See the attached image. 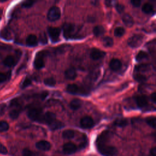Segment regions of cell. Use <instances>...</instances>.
<instances>
[{
  "instance_id": "obj_1",
  "label": "cell",
  "mask_w": 156,
  "mask_h": 156,
  "mask_svg": "<svg viewBox=\"0 0 156 156\" xmlns=\"http://www.w3.org/2000/svg\"><path fill=\"white\" fill-rule=\"evenodd\" d=\"M81 29L73 24L67 23L63 26V35L67 39L81 38L80 35Z\"/></svg>"
},
{
  "instance_id": "obj_2",
  "label": "cell",
  "mask_w": 156,
  "mask_h": 156,
  "mask_svg": "<svg viewBox=\"0 0 156 156\" xmlns=\"http://www.w3.org/2000/svg\"><path fill=\"white\" fill-rule=\"evenodd\" d=\"M97 149L99 153L104 156H115L117 153V149L114 146L102 145L97 146Z\"/></svg>"
},
{
  "instance_id": "obj_3",
  "label": "cell",
  "mask_w": 156,
  "mask_h": 156,
  "mask_svg": "<svg viewBox=\"0 0 156 156\" xmlns=\"http://www.w3.org/2000/svg\"><path fill=\"white\" fill-rule=\"evenodd\" d=\"M47 54L46 51H42L37 53L34 62V65L36 69L40 70L45 67L44 57Z\"/></svg>"
},
{
  "instance_id": "obj_4",
  "label": "cell",
  "mask_w": 156,
  "mask_h": 156,
  "mask_svg": "<svg viewBox=\"0 0 156 156\" xmlns=\"http://www.w3.org/2000/svg\"><path fill=\"white\" fill-rule=\"evenodd\" d=\"M144 37L141 34H135L131 37L128 41V45L131 48H138L143 43Z\"/></svg>"
},
{
  "instance_id": "obj_5",
  "label": "cell",
  "mask_w": 156,
  "mask_h": 156,
  "mask_svg": "<svg viewBox=\"0 0 156 156\" xmlns=\"http://www.w3.org/2000/svg\"><path fill=\"white\" fill-rule=\"evenodd\" d=\"M27 115L29 119L39 123L42 115V111L39 108H31L28 111Z\"/></svg>"
},
{
  "instance_id": "obj_6",
  "label": "cell",
  "mask_w": 156,
  "mask_h": 156,
  "mask_svg": "<svg viewBox=\"0 0 156 156\" xmlns=\"http://www.w3.org/2000/svg\"><path fill=\"white\" fill-rule=\"evenodd\" d=\"M60 15L61 12L60 8L57 6H53L50 9L48 12L47 18L50 21H55L60 18Z\"/></svg>"
},
{
  "instance_id": "obj_7",
  "label": "cell",
  "mask_w": 156,
  "mask_h": 156,
  "mask_svg": "<svg viewBox=\"0 0 156 156\" xmlns=\"http://www.w3.org/2000/svg\"><path fill=\"white\" fill-rule=\"evenodd\" d=\"M48 32L52 42L56 43L59 41L60 29L59 28L49 27L48 28Z\"/></svg>"
},
{
  "instance_id": "obj_8",
  "label": "cell",
  "mask_w": 156,
  "mask_h": 156,
  "mask_svg": "<svg viewBox=\"0 0 156 156\" xmlns=\"http://www.w3.org/2000/svg\"><path fill=\"white\" fill-rule=\"evenodd\" d=\"M56 120V115L55 113L51 112H47L45 114H42L41 119L39 123H44L47 125H50L53 121Z\"/></svg>"
},
{
  "instance_id": "obj_9",
  "label": "cell",
  "mask_w": 156,
  "mask_h": 156,
  "mask_svg": "<svg viewBox=\"0 0 156 156\" xmlns=\"http://www.w3.org/2000/svg\"><path fill=\"white\" fill-rule=\"evenodd\" d=\"M110 138V133L109 131H104L102 132L96 140V145L97 146L105 145Z\"/></svg>"
},
{
  "instance_id": "obj_10",
  "label": "cell",
  "mask_w": 156,
  "mask_h": 156,
  "mask_svg": "<svg viewBox=\"0 0 156 156\" xmlns=\"http://www.w3.org/2000/svg\"><path fill=\"white\" fill-rule=\"evenodd\" d=\"M80 125L84 129H90L94 126V122L90 116H86L81 120Z\"/></svg>"
},
{
  "instance_id": "obj_11",
  "label": "cell",
  "mask_w": 156,
  "mask_h": 156,
  "mask_svg": "<svg viewBox=\"0 0 156 156\" xmlns=\"http://www.w3.org/2000/svg\"><path fill=\"white\" fill-rule=\"evenodd\" d=\"M106 56V53L96 49V48H93L91 50L90 56V58L94 60H98L101 59V58H103Z\"/></svg>"
},
{
  "instance_id": "obj_12",
  "label": "cell",
  "mask_w": 156,
  "mask_h": 156,
  "mask_svg": "<svg viewBox=\"0 0 156 156\" xmlns=\"http://www.w3.org/2000/svg\"><path fill=\"white\" fill-rule=\"evenodd\" d=\"M77 150V146L71 142H68L63 145V152L66 154H71L74 153Z\"/></svg>"
},
{
  "instance_id": "obj_13",
  "label": "cell",
  "mask_w": 156,
  "mask_h": 156,
  "mask_svg": "<svg viewBox=\"0 0 156 156\" xmlns=\"http://www.w3.org/2000/svg\"><path fill=\"white\" fill-rule=\"evenodd\" d=\"M135 102L139 107H145L148 105V98L145 95H138L135 98Z\"/></svg>"
},
{
  "instance_id": "obj_14",
  "label": "cell",
  "mask_w": 156,
  "mask_h": 156,
  "mask_svg": "<svg viewBox=\"0 0 156 156\" xmlns=\"http://www.w3.org/2000/svg\"><path fill=\"white\" fill-rule=\"evenodd\" d=\"M36 148L42 151H49L51 148V144L50 142L45 140H41L38 141L36 145Z\"/></svg>"
},
{
  "instance_id": "obj_15",
  "label": "cell",
  "mask_w": 156,
  "mask_h": 156,
  "mask_svg": "<svg viewBox=\"0 0 156 156\" xmlns=\"http://www.w3.org/2000/svg\"><path fill=\"white\" fill-rule=\"evenodd\" d=\"M26 43L29 47H35L38 45V38L36 35L31 34L26 38Z\"/></svg>"
},
{
  "instance_id": "obj_16",
  "label": "cell",
  "mask_w": 156,
  "mask_h": 156,
  "mask_svg": "<svg viewBox=\"0 0 156 156\" xmlns=\"http://www.w3.org/2000/svg\"><path fill=\"white\" fill-rule=\"evenodd\" d=\"M0 37L6 41H11L12 35L11 31L8 28H5L0 31Z\"/></svg>"
},
{
  "instance_id": "obj_17",
  "label": "cell",
  "mask_w": 156,
  "mask_h": 156,
  "mask_svg": "<svg viewBox=\"0 0 156 156\" xmlns=\"http://www.w3.org/2000/svg\"><path fill=\"white\" fill-rule=\"evenodd\" d=\"M109 65L112 70L116 71L120 70L122 66V63L120 60L117 59H113L112 60H111Z\"/></svg>"
},
{
  "instance_id": "obj_18",
  "label": "cell",
  "mask_w": 156,
  "mask_h": 156,
  "mask_svg": "<svg viewBox=\"0 0 156 156\" xmlns=\"http://www.w3.org/2000/svg\"><path fill=\"white\" fill-rule=\"evenodd\" d=\"M65 77L67 80H74L77 77V73L74 68H68L64 73Z\"/></svg>"
},
{
  "instance_id": "obj_19",
  "label": "cell",
  "mask_w": 156,
  "mask_h": 156,
  "mask_svg": "<svg viewBox=\"0 0 156 156\" xmlns=\"http://www.w3.org/2000/svg\"><path fill=\"white\" fill-rule=\"evenodd\" d=\"M122 20L124 24L127 27H129V28L132 27L134 24V20L129 14H124L122 17Z\"/></svg>"
},
{
  "instance_id": "obj_20",
  "label": "cell",
  "mask_w": 156,
  "mask_h": 156,
  "mask_svg": "<svg viewBox=\"0 0 156 156\" xmlns=\"http://www.w3.org/2000/svg\"><path fill=\"white\" fill-rule=\"evenodd\" d=\"M82 105H83V102L79 99H74L72 100L70 104V108L74 110L79 109L80 108H81Z\"/></svg>"
},
{
  "instance_id": "obj_21",
  "label": "cell",
  "mask_w": 156,
  "mask_h": 156,
  "mask_svg": "<svg viewBox=\"0 0 156 156\" xmlns=\"http://www.w3.org/2000/svg\"><path fill=\"white\" fill-rule=\"evenodd\" d=\"M3 63L7 67H13L15 65L16 60H15V59L14 56H8L3 60Z\"/></svg>"
},
{
  "instance_id": "obj_22",
  "label": "cell",
  "mask_w": 156,
  "mask_h": 156,
  "mask_svg": "<svg viewBox=\"0 0 156 156\" xmlns=\"http://www.w3.org/2000/svg\"><path fill=\"white\" fill-rule=\"evenodd\" d=\"M48 126L51 130H57V129L63 128L64 126V124L62 122H61L59 120H57L56 119L51 123H50Z\"/></svg>"
},
{
  "instance_id": "obj_23",
  "label": "cell",
  "mask_w": 156,
  "mask_h": 156,
  "mask_svg": "<svg viewBox=\"0 0 156 156\" xmlns=\"http://www.w3.org/2000/svg\"><path fill=\"white\" fill-rule=\"evenodd\" d=\"M93 34L96 37L102 36L105 33V29L102 26L98 25L95 26L93 30Z\"/></svg>"
},
{
  "instance_id": "obj_24",
  "label": "cell",
  "mask_w": 156,
  "mask_h": 156,
  "mask_svg": "<svg viewBox=\"0 0 156 156\" xmlns=\"http://www.w3.org/2000/svg\"><path fill=\"white\" fill-rule=\"evenodd\" d=\"M142 11L146 14H152L154 11L153 6L150 3H145L142 7Z\"/></svg>"
},
{
  "instance_id": "obj_25",
  "label": "cell",
  "mask_w": 156,
  "mask_h": 156,
  "mask_svg": "<svg viewBox=\"0 0 156 156\" xmlns=\"http://www.w3.org/2000/svg\"><path fill=\"white\" fill-rule=\"evenodd\" d=\"M74 131L71 129L65 130L62 133V137L65 139H71L74 137Z\"/></svg>"
},
{
  "instance_id": "obj_26",
  "label": "cell",
  "mask_w": 156,
  "mask_h": 156,
  "mask_svg": "<svg viewBox=\"0 0 156 156\" xmlns=\"http://www.w3.org/2000/svg\"><path fill=\"white\" fill-rule=\"evenodd\" d=\"M148 58V54L146 52L144 51H140L138 53L136 56V60L138 62H141L143 60L147 59Z\"/></svg>"
},
{
  "instance_id": "obj_27",
  "label": "cell",
  "mask_w": 156,
  "mask_h": 156,
  "mask_svg": "<svg viewBox=\"0 0 156 156\" xmlns=\"http://www.w3.org/2000/svg\"><path fill=\"white\" fill-rule=\"evenodd\" d=\"M102 44L106 47H111L113 45L112 38L110 37H105L102 39Z\"/></svg>"
},
{
  "instance_id": "obj_28",
  "label": "cell",
  "mask_w": 156,
  "mask_h": 156,
  "mask_svg": "<svg viewBox=\"0 0 156 156\" xmlns=\"http://www.w3.org/2000/svg\"><path fill=\"white\" fill-rule=\"evenodd\" d=\"M114 125L118 127L123 128L128 125V121L125 119H118L115 121Z\"/></svg>"
},
{
  "instance_id": "obj_29",
  "label": "cell",
  "mask_w": 156,
  "mask_h": 156,
  "mask_svg": "<svg viewBox=\"0 0 156 156\" xmlns=\"http://www.w3.org/2000/svg\"><path fill=\"white\" fill-rule=\"evenodd\" d=\"M79 90V87L76 84H70L67 87V91L71 94H74Z\"/></svg>"
},
{
  "instance_id": "obj_30",
  "label": "cell",
  "mask_w": 156,
  "mask_h": 156,
  "mask_svg": "<svg viewBox=\"0 0 156 156\" xmlns=\"http://www.w3.org/2000/svg\"><path fill=\"white\" fill-rule=\"evenodd\" d=\"M20 113V110L18 109H15L12 110L9 112V116L11 119L16 120L18 119Z\"/></svg>"
},
{
  "instance_id": "obj_31",
  "label": "cell",
  "mask_w": 156,
  "mask_h": 156,
  "mask_svg": "<svg viewBox=\"0 0 156 156\" xmlns=\"http://www.w3.org/2000/svg\"><path fill=\"white\" fill-rule=\"evenodd\" d=\"M146 123L152 128L155 129V123H156V119L154 116H150L148 117L146 119Z\"/></svg>"
},
{
  "instance_id": "obj_32",
  "label": "cell",
  "mask_w": 156,
  "mask_h": 156,
  "mask_svg": "<svg viewBox=\"0 0 156 156\" xmlns=\"http://www.w3.org/2000/svg\"><path fill=\"white\" fill-rule=\"evenodd\" d=\"M125 33V29L122 27H117L114 31V34L116 37H122Z\"/></svg>"
},
{
  "instance_id": "obj_33",
  "label": "cell",
  "mask_w": 156,
  "mask_h": 156,
  "mask_svg": "<svg viewBox=\"0 0 156 156\" xmlns=\"http://www.w3.org/2000/svg\"><path fill=\"white\" fill-rule=\"evenodd\" d=\"M44 84L49 87H54L56 86V81L53 77H47L44 80Z\"/></svg>"
},
{
  "instance_id": "obj_34",
  "label": "cell",
  "mask_w": 156,
  "mask_h": 156,
  "mask_svg": "<svg viewBox=\"0 0 156 156\" xmlns=\"http://www.w3.org/2000/svg\"><path fill=\"white\" fill-rule=\"evenodd\" d=\"M9 129V124L5 121H0V132H6Z\"/></svg>"
},
{
  "instance_id": "obj_35",
  "label": "cell",
  "mask_w": 156,
  "mask_h": 156,
  "mask_svg": "<svg viewBox=\"0 0 156 156\" xmlns=\"http://www.w3.org/2000/svg\"><path fill=\"white\" fill-rule=\"evenodd\" d=\"M150 69V65L149 64H141L135 67V70L137 71H146Z\"/></svg>"
},
{
  "instance_id": "obj_36",
  "label": "cell",
  "mask_w": 156,
  "mask_h": 156,
  "mask_svg": "<svg viewBox=\"0 0 156 156\" xmlns=\"http://www.w3.org/2000/svg\"><path fill=\"white\" fill-rule=\"evenodd\" d=\"M134 79L140 83H144L147 80V77L141 74H137L134 76Z\"/></svg>"
},
{
  "instance_id": "obj_37",
  "label": "cell",
  "mask_w": 156,
  "mask_h": 156,
  "mask_svg": "<svg viewBox=\"0 0 156 156\" xmlns=\"http://www.w3.org/2000/svg\"><path fill=\"white\" fill-rule=\"evenodd\" d=\"M11 76V72L8 73V74L0 72V83H3L8 80V79Z\"/></svg>"
},
{
  "instance_id": "obj_38",
  "label": "cell",
  "mask_w": 156,
  "mask_h": 156,
  "mask_svg": "<svg viewBox=\"0 0 156 156\" xmlns=\"http://www.w3.org/2000/svg\"><path fill=\"white\" fill-rule=\"evenodd\" d=\"M32 83V81L31 80V79H29V78L28 77H26V79L24 80V81L23 82L22 84H21V89H25L26 87H28V86H29Z\"/></svg>"
},
{
  "instance_id": "obj_39",
  "label": "cell",
  "mask_w": 156,
  "mask_h": 156,
  "mask_svg": "<svg viewBox=\"0 0 156 156\" xmlns=\"http://www.w3.org/2000/svg\"><path fill=\"white\" fill-rule=\"evenodd\" d=\"M34 3L33 1H26L22 3V6L25 8H29L33 6Z\"/></svg>"
},
{
  "instance_id": "obj_40",
  "label": "cell",
  "mask_w": 156,
  "mask_h": 156,
  "mask_svg": "<svg viewBox=\"0 0 156 156\" xmlns=\"http://www.w3.org/2000/svg\"><path fill=\"white\" fill-rule=\"evenodd\" d=\"M115 8L116 11L119 13H122L125 10V6L123 5L119 4V3H117L115 5Z\"/></svg>"
},
{
  "instance_id": "obj_41",
  "label": "cell",
  "mask_w": 156,
  "mask_h": 156,
  "mask_svg": "<svg viewBox=\"0 0 156 156\" xmlns=\"http://www.w3.org/2000/svg\"><path fill=\"white\" fill-rule=\"evenodd\" d=\"M40 42L43 44V45H45V44H47V42H48V40H47V37L46 36V34L45 33L44 34H42L40 36Z\"/></svg>"
},
{
  "instance_id": "obj_42",
  "label": "cell",
  "mask_w": 156,
  "mask_h": 156,
  "mask_svg": "<svg viewBox=\"0 0 156 156\" xmlns=\"http://www.w3.org/2000/svg\"><path fill=\"white\" fill-rule=\"evenodd\" d=\"M34 154V153L31 151L29 150V149H24L23 151V153H22V155L23 156H32Z\"/></svg>"
},
{
  "instance_id": "obj_43",
  "label": "cell",
  "mask_w": 156,
  "mask_h": 156,
  "mask_svg": "<svg viewBox=\"0 0 156 156\" xmlns=\"http://www.w3.org/2000/svg\"><path fill=\"white\" fill-rule=\"evenodd\" d=\"M0 153L2 154H6L8 153L7 148L1 143H0Z\"/></svg>"
},
{
  "instance_id": "obj_44",
  "label": "cell",
  "mask_w": 156,
  "mask_h": 156,
  "mask_svg": "<svg viewBox=\"0 0 156 156\" xmlns=\"http://www.w3.org/2000/svg\"><path fill=\"white\" fill-rule=\"evenodd\" d=\"M131 3L133 6H134L135 8H138V7L140 6L141 2V1H139V0H132Z\"/></svg>"
},
{
  "instance_id": "obj_45",
  "label": "cell",
  "mask_w": 156,
  "mask_h": 156,
  "mask_svg": "<svg viewBox=\"0 0 156 156\" xmlns=\"http://www.w3.org/2000/svg\"><path fill=\"white\" fill-rule=\"evenodd\" d=\"M151 156H156V148L154 147L150 150Z\"/></svg>"
},
{
  "instance_id": "obj_46",
  "label": "cell",
  "mask_w": 156,
  "mask_h": 156,
  "mask_svg": "<svg viewBox=\"0 0 156 156\" xmlns=\"http://www.w3.org/2000/svg\"><path fill=\"white\" fill-rule=\"evenodd\" d=\"M151 99L154 103H156V93L155 92H154L152 94H151Z\"/></svg>"
},
{
  "instance_id": "obj_47",
  "label": "cell",
  "mask_w": 156,
  "mask_h": 156,
  "mask_svg": "<svg viewBox=\"0 0 156 156\" xmlns=\"http://www.w3.org/2000/svg\"><path fill=\"white\" fill-rule=\"evenodd\" d=\"M105 3H106V6H108V7L111 6L112 5V3H113V2H111V1H106Z\"/></svg>"
},
{
  "instance_id": "obj_48",
  "label": "cell",
  "mask_w": 156,
  "mask_h": 156,
  "mask_svg": "<svg viewBox=\"0 0 156 156\" xmlns=\"http://www.w3.org/2000/svg\"><path fill=\"white\" fill-rule=\"evenodd\" d=\"M48 95V93H47V92H45V93H44L43 94H42V98L44 99H45L46 97H47V96Z\"/></svg>"
}]
</instances>
